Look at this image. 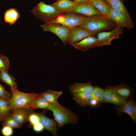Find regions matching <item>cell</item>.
Instances as JSON below:
<instances>
[{
	"label": "cell",
	"instance_id": "obj_1",
	"mask_svg": "<svg viewBox=\"0 0 136 136\" xmlns=\"http://www.w3.org/2000/svg\"><path fill=\"white\" fill-rule=\"evenodd\" d=\"M116 26L115 22L110 18L100 14L87 17L80 26L97 33L102 31L113 29Z\"/></svg>",
	"mask_w": 136,
	"mask_h": 136
},
{
	"label": "cell",
	"instance_id": "obj_2",
	"mask_svg": "<svg viewBox=\"0 0 136 136\" xmlns=\"http://www.w3.org/2000/svg\"><path fill=\"white\" fill-rule=\"evenodd\" d=\"M47 110L52 112L54 119L58 124V129H61L65 124L78 123L77 116L70 109L63 106L59 103L50 104Z\"/></svg>",
	"mask_w": 136,
	"mask_h": 136
},
{
	"label": "cell",
	"instance_id": "obj_3",
	"mask_svg": "<svg viewBox=\"0 0 136 136\" xmlns=\"http://www.w3.org/2000/svg\"><path fill=\"white\" fill-rule=\"evenodd\" d=\"M30 12L44 24L50 23L60 15L63 14L51 5L47 4L43 1L37 4Z\"/></svg>",
	"mask_w": 136,
	"mask_h": 136
},
{
	"label": "cell",
	"instance_id": "obj_4",
	"mask_svg": "<svg viewBox=\"0 0 136 136\" xmlns=\"http://www.w3.org/2000/svg\"><path fill=\"white\" fill-rule=\"evenodd\" d=\"M10 88L12 96L9 101V104L11 111L19 108H30L32 101L39 94L34 92L24 93L18 90Z\"/></svg>",
	"mask_w": 136,
	"mask_h": 136
},
{
	"label": "cell",
	"instance_id": "obj_5",
	"mask_svg": "<svg viewBox=\"0 0 136 136\" xmlns=\"http://www.w3.org/2000/svg\"><path fill=\"white\" fill-rule=\"evenodd\" d=\"M86 17L85 16L71 12L60 15L55 19L49 23L60 24L69 28L81 26Z\"/></svg>",
	"mask_w": 136,
	"mask_h": 136
},
{
	"label": "cell",
	"instance_id": "obj_6",
	"mask_svg": "<svg viewBox=\"0 0 136 136\" xmlns=\"http://www.w3.org/2000/svg\"><path fill=\"white\" fill-rule=\"evenodd\" d=\"M45 31L52 32L56 35L61 40L64 46L66 43L69 32V28L63 25L57 23L44 24L40 25Z\"/></svg>",
	"mask_w": 136,
	"mask_h": 136
},
{
	"label": "cell",
	"instance_id": "obj_7",
	"mask_svg": "<svg viewBox=\"0 0 136 136\" xmlns=\"http://www.w3.org/2000/svg\"><path fill=\"white\" fill-rule=\"evenodd\" d=\"M96 34L81 26L69 28L66 43L71 45L78 42L87 37Z\"/></svg>",
	"mask_w": 136,
	"mask_h": 136
},
{
	"label": "cell",
	"instance_id": "obj_8",
	"mask_svg": "<svg viewBox=\"0 0 136 136\" xmlns=\"http://www.w3.org/2000/svg\"><path fill=\"white\" fill-rule=\"evenodd\" d=\"M122 28L117 25L112 30L108 32L101 31L97 34V38L99 42V47L104 45H111L112 41L119 39L123 33Z\"/></svg>",
	"mask_w": 136,
	"mask_h": 136
},
{
	"label": "cell",
	"instance_id": "obj_9",
	"mask_svg": "<svg viewBox=\"0 0 136 136\" xmlns=\"http://www.w3.org/2000/svg\"><path fill=\"white\" fill-rule=\"evenodd\" d=\"M127 101L118 95L115 86H108L104 89L103 103L113 104L121 107L125 104Z\"/></svg>",
	"mask_w": 136,
	"mask_h": 136
},
{
	"label": "cell",
	"instance_id": "obj_10",
	"mask_svg": "<svg viewBox=\"0 0 136 136\" xmlns=\"http://www.w3.org/2000/svg\"><path fill=\"white\" fill-rule=\"evenodd\" d=\"M73 12L82 14L86 17L101 14L90 2L82 3H75Z\"/></svg>",
	"mask_w": 136,
	"mask_h": 136
},
{
	"label": "cell",
	"instance_id": "obj_11",
	"mask_svg": "<svg viewBox=\"0 0 136 136\" xmlns=\"http://www.w3.org/2000/svg\"><path fill=\"white\" fill-rule=\"evenodd\" d=\"M115 109L118 115H121L123 113H126L130 116L136 123V103L132 97L128 100L127 101L123 106L121 107H116Z\"/></svg>",
	"mask_w": 136,
	"mask_h": 136
},
{
	"label": "cell",
	"instance_id": "obj_12",
	"mask_svg": "<svg viewBox=\"0 0 136 136\" xmlns=\"http://www.w3.org/2000/svg\"><path fill=\"white\" fill-rule=\"evenodd\" d=\"M99 44L97 38L92 36L87 37L78 42L71 45L76 49L85 51L96 47H99Z\"/></svg>",
	"mask_w": 136,
	"mask_h": 136
},
{
	"label": "cell",
	"instance_id": "obj_13",
	"mask_svg": "<svg viewBox=\"0 0 136 136\" xmlns=\"http://www.w3.org/2000/svg\"><path fill=\"white\" fill-rule=\"evenodd\" d=\"M109 3L115 10L120 12L123 15L130 29L133 28L134 24L132 18L126 8L124 6L123 0H109Z\"/></svg>",
	"mask_w": 136,
	"mask_h": 136
},
{
	"label": "cell",
	"instance_id": "obj_14",
	"mask_svg": "<svg viewBox=\"0 0 136 136\" xmlns=\"http://www.w3.org/2000/svg\"><path fill=\"white\" fill-rule=\"evenodd\" d=\"M47 110L38 113L40 117V122L43 126L44 129L51 132L53 135L57 136V132L58 124L54 119H52L47 117L45 114Z\"/></svg>",
	"mask_w": 136,
	"mask_h": 136
},
{
	"label": "cell",
	"instance_id": "obj_15",
	"mask_svg": "<svg viewBox=\"0 0 136 136\" xmlns=\"http://www.w3.org/2000/svg\"><path fill=\"white\" fill-rule=\"evenodd\" d=\"M32 110L30 108H18L13 110L11 116L22 125L28 121L29 115Z\"/></svg>",
	"mask_w": 136,
	"mask_h": 136
},
{
	"label": "cell",
	"instance_id": "obj_16",
	"mask_svg": "<svg viewBox=\"0 0 136 136\" xmlns=\"http://www.w3.org/2000/svg\"><path fill=\"white\" fill-rule=\"evenodd\" d=\"M75 2L70 0H57L52 5L63 14L73 12Z\"/></svg>",
	"mask_w": 136,
	"mask_h": 136
},
{
	"label": "cell",
	"instance_id": "obj_17",
	"mask_svg": "<svg viewBox=\"0 0 136 136\" xmlns=\"http://www.w3.org/2000/svg\"><path fill=\"white\" fill-rule=\"evenodd\" d=\"M110 19L115 22L117 25L121 28L130 29L125 18L120 12L114 9L110 4Z\"/></svg>",
	"mask_w": 136,
	"mask_h": 136
},
{
	"label": "cell",
	"instance_id": "obj_18",
	"mask_svg": "<svg viewBox=\"0 0 136 136\" xmlns=\"http://www.w3.org/2000/svg\"><path fill=\"white\" fill-rule=\"evenodd\" d=\"M70 92L73 95V99L80 107L84 108L87 105L91 93L84 92Z\"/></svg>",
	"mask_w": 136,
	"mask_h": 136
},
{
	"label": "cell",
	"instance_id": "obj_19",
	"mask_svg": "<svg viewBox=\"0 0 136 136\" xmlns=\"http://www.w3.org/2000/svg\"><path fill=\"white\" fill-rule=\"evenodd\" d=\"M118 95L125 100L130 99L133 93V90L130 86L125 84H120L115 86Z\"/></svg>",
	"mask_w": 136,
	"mask_h": 136
},
{
	"label": "cell",
	"instance_id": "obj_20",
	"mask_svg": "<svg viewBox=\"0 0 136 136\" xmlns=\"http://www.w3.org/2000/svg\"><path fill=\"white\" fill-rule=\"evenodd\" d=\"M70 91L74 92H84L91 93L94 88L91 82L86 83H74L69 87Z\"/></svg>",
	"mask_w": 136,
	"mask_h": 136
},
{
	"label": "cell",
	"instance_id": "obj_21",
	"mask_svg": "<svg viewBox=\"0 0 136 136\" xmlns=\"http://www.w3.org/2000/svg\"><path fill=\"white\" fill-rule=\"evenodd\" d=\"M90 2L101 14L110 19L109 3L103 0H91Z\"/></svg>",
	"mask_w": 136,
	"mask_h": 136
},
{
	"label": "cell",
	"instance_id": "obj_22",
	"mask_svg": "<svg viewBox=\"0 0 136 136\" xmlns=\"http://www.w3.org/2000/svg\"><path fill=\"white\" fill-rule=\"evenodd\" d=\"M62 94L61 91H56L53 90H48L40 94L50 104H57L58 98Z\"/></svg>",
	"mask_w": 136,
	"mask_h": 136
},
{
	"label": "cell",
	"instance_id": "obj_23",
	"mask_svg": "<svg viewBox=\"0 0 136 136\" xmlns=\"http://www.w3.org/2000/svg\"><path fill=\"white\" fill-rule=\"evenodd\" d=\"M8 71H1L0 80L2 82L5 83L10 88L15 90H18L17 84L15 81L13 76L8 73Z\"/></svg>",
	"mask_w": 136,
	"mask_h": 136
},
{
	"label": "cell",
	"instance_id": "obj_24",
	"mask_svg": "<svg viewBox=\"0 0 136 136\" xmlns=\"http://www.w3.org/2000/svg\"><path fill=\"white\" fill-rule=\"evenodd\" d=\"M20 16L19 13L17 9L10 8L5 12L4 20L6 22L11 25L16 22Z\"/></svg>",
	"mask_w": 136,
	"mask_h": 136
},
{
	"label": "cell",
	"instance_id": "obj_25",
	"mask_svg": "<svg viewBox=\"0 0 136 136\" xmlns=\"http://www.w3.org/2000/svg\"><path fill=\"white\" fill-rule=\"evenodd\" d=\"M50 105V104L39 94L32 101L30 108L32 110L38 108L47 110Z\"/></svg>",
	"mask_w": 136,
	"mask_h": 136
},
{
	"label": "cell",
	"instance_id": "obj_26",
	"mask_svg": "<svg viewBox=\"0 0 136 136\" xmlns=\"http://www.w3.org/2000/svg\"><path fill=\"white\" fill-rule=\"evenodd\" d=\"M9 101L5 99L0 98V123L5 117L11 115Z\"/></svg>",
	"mask_w": 136,
	"mask_h": 136
},
{
	"label": "cell",
	"instance_id": "obj_27",
	"mask_svg": "<svg viewBox=\"0 0 136 136\" xmlns=\"http://www.w3.org/2000/svg\"><path fill=\"white\" fill-rule=\"evenodd\" d=\"M3 126H9L13 129L19 128L22 125L17 122L11 115L4 118L2 120Z\"/></svg>",
	"mask_w": 136,
	"mask_h": 136
},
{
	"label": "cell",
	"instance_id": "obj_28",
	"mask_svg": "<svg viewBox=\"0 0 136 136\" xmlns=\"http://www.w3.org/2000/svg\"><path fill=\"white\" fill-rule=\"evenodd\" d=\"M104 90V89L98 86L94 87L90 98L95 99L101 103H103Z\"/></svg>",
	"mask_w": 136,
	"mask_h": 136
},
{
	"label": "cell",
	"instance_id": "obj_29",
	"mask_svg": "<svg viewBox=\"0 0 136 136\" xmlns=\"http://www.w3.org/2000/svg\"><path fill=\"white\" fill-rule=\"evenodd\" d=\"M10 62L7 57L3 54H0V71H8Z\"/></svg>",
	"mask_w": 136,
	"mask_h": 136
},
{
	"label": "cell",
	"instance_id": "obj_30",
	"mask_svg": "<svg viewBox=\"0 0 136 136\" xmlns=\"http://www.w3.org/2000/svg\"><path fill=\"white\" fill-rule=\"evenodd\" d=\"M28 121L32 126L40 122V117L38 113L35 112L33 110H32L29 115Z\"/></svg>",
	"mask_w": 136,
	"mask_h": 136
},
{
	"label": "cell",
	"instance_id": "obj_31",
	"mask_svg": "<svg viewBox=\"0 0 136 136\" xmlns=\"http://www.w3.org/2000/svg\"><path fill=\"white\" fill-rule=\"evenodd\" d=\"M12 96L11 93L8 91L5 87L0 83V98H4L9 101Z\"/></svg>",
	"mask_w": 136,
	"mask_h": 136
},
{
	"label": "cell",
	"instance_id": "obj_32",
	"mask_svg": "<svg viewBox=\"0 0 136 136\" xmlns=\"http://www.w3.org/2000/svg\"><path fill=\"white\" fill-rule=\"evenodd\" d=\"M1 132L3 135L5 136H10L13 133V129L6 126H3Z\"/></svg>",
	"mask_w": 136,
	"mask_h": 136
},
{
	"label": "cell",
	"instance_id": "obj_33",
	"mask_svg": "<svg viewBox=\"0 0 136 136\" xmlns=\"http://www.w3.org/2000/svg\"><path fill=\"white\" fill-rule=\"evenodd\" d=\"M101 103L95 99L90 98L87 105L91 108H95L98 107Z\"/></svg>",
	"mask_w": 136,
	"mask_h": 136
},
{
	"label": "cell",
	"instance_id": "obj_34",
	"mask_svg": "<svg viewBox=\"0 0 136 136\" xmlns=\"http://www.w3.org/2000/svg\"><path fill=\"white\" fill-rule=\"evenodd\" d=\"M32 126L34 131L37 132H41L44 129L43 126L40 122L33 125Z\"/></svg>",
	"mask_w": 136,
	"mask_h": 136
},
{
	"label": "cell",
	"instance_id": "obj_35",
	"mask_svg": "<svg viewBox=\"0 0 136 136\" xmlns=\"http://www.w3.org/2000/svg\"><path fill=\"white\" fill-rule=\"evenodd\" d=\"M73 2L77 3H82L87 2H90L91 0H72Z\"/></svg>",
	"mask_w": 136,
	"mask_h": 136
},
{
	"label": "cell",
	"instance_id": "obj_36",
	"mask_svg": "<svg viewBox=\"0 0 136 136\" xmlns=\"http://www.w3.org/2000/svg\"><path fill=\"white\" fill-rule=\"evenodd\" d=\"M103 1H104L107 3H109V0H103Z\"/></svg>",
	"mask_w": 136,
	"mask_h": 136
},
{
	"label": "cell",
	"instance_id": "obj_37",
	"mask_svg": "<svg viewBox=\"0 0 136 136\" xmlns=\"http://www.w3.org/2000/svg\"><path fill=\"white\" fill-rule=\"evenodd\" d=\"M1 71H0V73Z\"/></svg>",
	"mask_w": 136,
	"mask_h": 136
}]
</instances>
